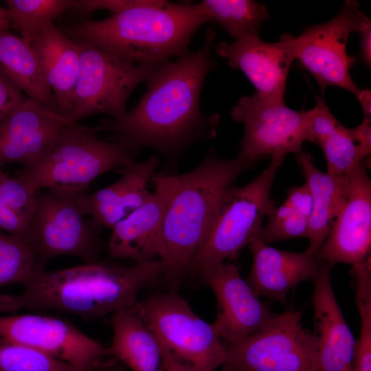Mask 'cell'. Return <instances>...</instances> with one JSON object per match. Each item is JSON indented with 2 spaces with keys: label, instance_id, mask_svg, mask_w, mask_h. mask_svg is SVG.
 I'll use <instances>...</instances> for the list:
<instances>
[{
  "label": "cell",
  "instance_id": "cell-1",
  "mask_svg": "<svg viewBox=\"0 0 371 371\" xmlns=\"http://www.w3.org/2000/svg\"><path fill=\"white\" fill-rule=\"evenodd\" d=\"M215 37L208 28L199 50L161 65L135 107L102 126L113 132V141L137 151L148 146L175 157L188 146L215 137L219 116L203 113L199 105L205 78L216 66Z\"/></svg>",
  "mask_w": 371,
  "mask_h": 371
},
{
  "label": "cell",
  "instance_id": "cell-2",
  "mask_svg": "<svg viewBox=\"0 0 371 371\" xmlns=\"http://www.w3.org/2000/svg\"><path fill=\"white\" fill-rule=\"evenodd\" d=\"M162 276L159 260L123 265L96 260L38 273L19 294L0 295V313L51 310L102 318L134 306L140 291Z\"/></svg>",
  "mask_w": 371,
  "mask_h": 371
},
{
  "label": "cell",
  "instance_id": "cell-3",
  "mask_svg": "<svg viewBox=\"0 0 371 371\" xmlns=\"http://www.w3.org/2000/svg\"><path fill=\"white\" fill-rule=\"evenodd\" d=\"M209 22L200 3L146 0L141 5L100 20H84L62 30L134 64H158L188 54L192 36Z\"/></svg>",
  "mask_w": 371,
  "mask_h": 371
},
{
  "label": "cell",
  "instance_id": "cell-4",
  "mask_svg": "<svg viewBox=\"0 0 371 371\" xmlns=\"http://www.w3.org/2000/svg\"><path fill=\"white\" fill-rule=\"evenodd\" d=\"M254 166L238 156L221 158L212 148L192 170L167 174L169 192L158 260L162 277L174 289L190 273L221 196Z\"/></svg>",
  "mask_w": 371,
  "mask_h": 371
},
{
  "label": "cell",
  "instance_id": "cell-5",
  "mask_svg": "<svg viewBox=\"0 0 371 371\" xmlns=\"http://www.w3.org/2000/svg\"><path fill=\"white\" fill-rule=\"evenodd\" d=\"M102 127L70 123L44 153L14 176L34 191L53 190L84 194L89 184L107 172L122 170L139 151L99 138Z\"/></svg>",
  "mask_w": 371,
  "mask_h": 371
},
{
  "label": "cell",
  "instance_id": "cell-6",
  "mask_svg": "<svg viewBox=\"0 0 371 371\" xmlns=\"http://www.w3.org/2000/svg\"><path fill=\"white\" fill-rule=\"evenodd\" d=\"M284 157L271 158L267 167L249 183L241 187L232 186L224 192L190 273H196L205 264L235 259L258 236L276 206L271 188Z\"/></svg>",
  "mask_w": 371,
  "mask_h": 371
},
{
  "label": "cell",
  "instance_id": "cell-7",
  "mask_svg": "<svg viewBox=\"0 0 371 371\" xmlns=\"http://www.w3.org/2000/svg\"><path fill=\"white\" fill-rule=\"evenodd\" d=\"M137 307L160 344L192 371H216L226 348L212 324L199 317L175 292L157 293Z\"/></svg>",
  "mask_w": 371,
  "mask_h": 371
},
{
  "label": "cell",
  "instance_id": "cell-8",
  "mask_svg": "<svg viewBox=\"0 0 371 371\" xmlns=\"http://www.w3.org/2000/svg\"><path fill=\"white\" fill-rule=\"evenodd\" d=\"M82 194L53 190L38 192L25 238L44 267L60 256H74L84 263L98 260L104 244L99 232L85 219Z\"/></svg>",
  "mask_w": 371,
  "mask_h": 371
},
{
  "label": "cell",
  "instance_id": "cell-9",
  "mask_svg": "<svg viewBox=\"0 0 371 371\" xmlns=\"http://www.w3.org/2000/svg\"><path fill=\"white\" fill-rule=\"evenodd\" d=\"M78 44L80 69L69 117L74 123L95 114H106L112 120L121 118L127 112V101L133 90L147 82L165 63L134 64L98 47Z\"/></svg>",
  "mask_w": 371,
  "mask_h": 371
},
{
  "label": "cell",
  "instance_id": "cell-10",
  "mask_svg": "<svg viewBox=\"0 0 371 371\" xmlns=\"http://www.w3.org/2000/svg\"><path fill=\"white\" fill-rule=\"evenodd\" d=\"M223 371H312L315 348L301 314H276L257 331L234 344H225Z\"/></svg>",
  "mask_w": 371,
  "mask_h": 371
},
{
  "label": "cell",
  "instance_id": "cell-11",
  "mask_svg": "<svg viewBox=\"0 0 371 371\" xmlns=\"http://www.w3.org/2000/svg\"><path fill=\"white\" fill-rule=\"evenodd\" d=\"M370 25L371 21L359 4L348 0L332 19L307 27L293 37L295 60L312 75L322 92L331 86L355 95L360 91L350 75L357 59L348 55L347 43L352 32L360 33Z\"/></svg>",
  "mask_w": 371,
  "mask_h": 371
},
{
  "label": "cell",
  "instance_id": "cell-12",
  "mask_svg": "<svg viewBox=\"0 0 371 371\" xmlns=\"http://www.w3.org/2000/svg\"><path fill=\"white\" fill-rule=\"evenodd\" d=\"M0 337L34 348L82 371H92L116 361L109 348L56 317L0 315Z\"/></svg>",
  "mask_w": 371,
  "mask_h": 371
},
{
  "label": "cell",
  "instance_id": "cell-13",
  "mask_svg": "<svg viewBox=\"0 0 371 371\" xmlns=\"http://www.w3.org/2000/svg\"><path fill=\"white\" fill-rule=\"evenodd\" d=\"M231 116L244 126L238 156L255 165L265 158L297 154L306 142V111L292 109L284 102H268L255 93L241 97Z\"/></svg>",
  "mask_w": 371,
  "mask_h": 371
},
{
  "label": "cell",
  "instance_id": "cell-14",
  "mask_svg": "<svg viewBox=\"0 0 371 371\" xmlns=\"http://www.w3.org/2000/svg\"><path fill=\"white\" fill-rule=\"evenodd\" d=\"M196 272L216 296L218 311L212 325L223 343L243 339L276 315L260 300L235 265L211 262Z\"/></svg>",
  "mask_w": 371,
  "mask_h": 371
},
{
  "label": "cell",
  "instance_id": "cell-15",
  "mask_svg": "<svg viewBox=\"0 0 371 371\" xmlns=\"http://www.w3.org/2000/svg\"><path fill=\"white\" fill-rule=\"evenodd\" d=\"M368 159L348 174L344 202L316 258L333 268L337 263L354 265L370 258L371 180Z\"/></svg>",
  "mask_w": 371,
  "mask_h": 371
},
{
  "label": "cell",
  "instance_id": "cell-16",
  "mask_svg": "<svg viewBox=\"0 0 371 371\" xmlns=\"http://www.w3.org/2000/svg\"><path fill=\"white\" fill-rule=\"evenodd\" d=\"M293 37L285 33L273 43L259 36L223 41L216 45L215 52L225 58L229 67L244 73L262 100L282 102L290 67L295 60Z\"/></svg>",
  "mask_w": 371,
  "mask_h": 371
},
{
  "label": "cell",
  "instance_id": "cell-17",
  "mask_svg": "<svg viewBox=\"0 0 371 371\" xmlns=\"http://www.w3.org/2000/svg\"><path fill=\"white\" fill-rule=\"evenodd\" d=\"M331 269L324 263L312 280L315 352L312 371H353L355 339L334 293Z\"/></svg>",
  "mask_w": 371,
  "mask_h": 371
},
{
  "label": "cell",
  "instance_id": "cell-18",
  "mask_svg": "<svg viewBox=\"0 0 371 371\" xmlns=\"http://www.w3.org/2000/svg\"><path fill=\"white\" fill-rule=\"evenodd\" d=\"M72 122L26 97L0 122V168L10 164L30 165Z\"/></svg>",
  "mask_w": 371,
  "mask_h": 371
},
{
  "label": "cell",
  "instance_id": "cell-19",
  "mask_svg": "<svg viewBox=\"0 0 371 371\" xmlns=\"http://www.w3.org/2000/svg\"><path fill=\"white\" fill-rule=\"evenodd\" d=\"M150 181L155 186L150 199L111 229L107 247L113 258L134 263L158 260L169 192L167 174L155 172Z\"/></svg>",
  "mask_w": 371,
  "mask_h": 371
},
{
  "label": "cell",
  "instance_id": "cell-20",
  "mask_svg": "<svg viewBox=\"0 0 371 371\" xmlns=\"http://www.w3.org/2000/svg\"><path fill=\"white\" fill-rule=\"evenodd\" d=\"M252 256L250 272L246 280L259 297L286 301L293 288L313 280L324 262L307 251L294 252L272 247L258 237L248 245Z\"/></svg>",
  "mask_w": 371,
  "mask_h": 371
},
{
  "label": "cell",
  "instance_id": "cell-21",
  "mask_svg": "<svg viewBox=\"0 0 371 371\" xmlns=\"http://www.w3.org/2000/svg\"><path fill=\"white\" fill-rule=\"evenodd\" d=\"M159 163L157 155L142 161H133L111 185L91 194H83L82 203L89 221L98 231L112 229L120 221L146 203L152 194L148 184Z\"/></svg>",
  "mask_w": 371,
  "mask_h": 371
},
{
  "label": "cell",
  "instance_id": "cell-22",
  "mask_svg": "<svg viewBox=\"0 0 371 371\" xmlns=\"http://www.w3.org/2000/svg\"><path fill=\"white\" fill-rule=\"evenodd\" d=\"M36 53L59 112L69 117L80 69L79 45L53 23L31 45Z\"/></svg>",
  "mask_w": 371,
  "mask_h": 371
},
{
  "label": "cell",
  "instance_id": "cell-23",
  "mask_svg": "<svg viewBox=\"0 0 371 371\" xmlns=\"http://www.w3.org/2000/svg\"><path fill=\"white\" fill-rule=\"evenodd\" d=\"M297 164L304 178L312 201V210L306 250L316 257L327 238L344 202L348 188V176L333 175L319 170L311 155L301 150Z\"/></svg>",
  "mask_w": 371,
  "mask_h": 371
},
{
  "label": "cell",
  "instance_id": "cell-24",
  "mask_svg": "<svg viewBox=\"0 0 371 371\" xmlns=\"http://www.w3.org/2000/svg\"><path fill=\"white\" fill-rule=\"evenodd\" d=\"M112 328L109 348L115 359L132 371H164L161 345L137 304L115 313Z\"/></svg>",
  "mask_w": 371,
  "mask_h": 371
},
{
  "label": "cell",
  "instance_id": "cell-25",
  "mask_svg": "<svg viewBox=\"0 0 371 371\" xmlns=\"http://www.w3.org/2000/svg\"><path fill=\"white\" fill-rule=\"evenodd\" d=\"M0 71L26 97L60 113L34 49L8 30L0 32Z\"/></svg>",
  "mask_w": 371,
  "mask_h": 371
},
{
  "label": "cell",
  "instance_id": "cell-26",
  "mask_svg": "<svg viewBox=\"0 0 371 371\" xmlns=\"http://www.w3.org/2000/svg\"><path fill=\"white\" fill-rule=\"evenodd\" d=\"M312 201L305 183L290 188L286 198L276 206L257 236L266 244L295 238H307Z\"/></svg>",
  "mask_w": 371,
  "mask_h": 371
},
{
  "label": "cell",
  "instance_id": "cell-27",
  "mask_svg": "<svg viewBox=\"0 0 371 371\" xmlns=\"http://www.w3.org/2000/svg\"><path fill=\"white\" fill-rule=\"evenodd\" d=\"M209 21L221 25L235 40L259 36L269 17L265 5L252 0H203L199 3Z\"/></svg>",
  "mask_w": 371,
  "mask_h": 371
},
{
  "label": "cell",
  "instance_id": "cell-28",
  "mask_svg": "<svg viewBox=\"0 0 371 371\" xmlns=\"http://www.w3.org/2000/svg\"><path fill=\"white\" fill-rule=\"evenodd\" d=\"M38 192L0 168V229L25 237L35 212Z\"/></svg>",
  "mask_w": 371,
  "mask_h": 371
},
{
  "label": "cell",
  "instance_id": "cell-29",
  "mask_svg": "<svg viewBox=\"0 0 371 371\" xmlns=\"http://www.w3.org/2000/svg\"><path fill=\"white\" fill-rule=\"evenodd\" d=\"M76 0H8L7 11L12 27L32 45L54 19L71 9Z\"/></svg>",
  "mask_w": 371,
  "mask_h": 371
},
{
  "label": "cell",
  "instance_id": "cell-30",
  "mask_svg": "<svg viewBox=\"0 0 371 371\" xmlns=\"http://www.w3.org/2000/svg\"><path fill=\"white\" fill-rule=\"evenodd\" d=\"M45 269L26 238L0 231V287L24 286Z\"/></svg>",
  "mask_w": 371,
  "mask_h": 371
},
{
  "label": "cell",
  "instance_id": "cell-31",
  "mask_svg": "<svg viewBox=\"0 0 371 371\" xmlns=\"http://www.w3.org/2000/svg\"><path fill=\"white\" fill-rule=\"evenodd\" d=\"M350 274L360 317V333L355 344L353 371H371L370 258L352 265Z\"/></svg>",
  "mask_w": 371,
  "mask_h": 371
},
{
  "label": "cell",
  "instance_id": "cell-32",
  "mask_svg": "<svg viewBox=\"0 0 371 371\" xmlns=\"http://www.w3.org/2000/svg\"><path fill=\"white\" fill-rule=\"evenodd\" d=\"M327 164V172L346 175L359 163L370 157V153L361 144L354 128L339 123L320 143Z\"/></svg>",
  "mask_w": 371,
  "mask_h": 371
},
{
  "label": "cell",
  "instance_id": "cell-33",
  "mask_svg": "<svg viewBox=\"0 0 371 371\" xmlns=\"http://www.w3.org/2000/svg\"><path fill=\"white\" fill-rule=\"evenodd\" d=\"M0 371H82L34 348L0 337Z\"/></svg>",
  "mask_w": 371,
  "mask_h": 371
},
{
  "label": "cell",
  "instance_id": "cell-34",
  "mask_svg": "<svg viewBox=\"0 0 371 371\" xmlns=\"http://www.w3.org/2000/svg\"><path fill=\"white\" fill-rule=\"evenodd\" d=\"M315 100V106L306 111V142L319 146L340 122L330 112L323 98L317 96Z\"/></svg>",
  "mask_w": 371,
  "mask_h": 371
},
{
  "label": "cell",
  "instance_id": "cell-35",
  "mask_svg": "<svg viewBox=\"0 0 371 371\" xmlns=\"http://www.w3.org/2000/svg\"><path fill=\"white\" fill-rule=\"evenodd\" d=\"M146 0H78L71 8L82 14H88L95 10H106L112 14L141 5Z\"/></svg>",
  "mask_w": 371,
  "mask_h": 371
},
{
  "label": "cell",
  "instance_id": "cell-36",
  "mask_svg": "<svg viewBox=\"0 0 371 371\" xmlns=\"http://www.w3.org/2000/svg\"><path fill=\"white\" fill-rule=\"evenodd\" d=\"M25 98L20 89L0 71V122Z\"/></svg>",
  "mask_w": 371,
  "mask_h": 371
},
{
  "label": "cell",
  "instance_id": "cell-37",
  "mask_svg": "<svg viewBox=\"0 0 371 371\" xmlns=\"http://www.w3.org/2000/svg\"><path fill=\"white\" fill-rule=\"evenodd\" d=\"M360 54L363 63L368 68L371 65V25L360 33Z\"/></svg>",
  "mask_w": 371,
  "mask_h": 371
},
{
  "label": "cell",
  "instance_id": "cell-38",
  "mask_svg": "<svg viewBox=\"0 0 371 371\" xmlns=\"http://www.w3.org/2000/svg\"><path fill=\"white\" fill-rule=\"evenodd\" d=\"M161 348L162 352L163 366L164 371H192L188 367L178 361L176 359H175L161 345Z\"/></svg>",
  "mask_w": 371,
  "mask_h": 371
},
{
  "label": "cell",
  "instance_id": "cell-39",
  "mask_svg": "<svg viewBox=\"0 0 371 371\" xmlns=\"http://www.w3.org/2000/svg\"><path fill=\"white\" fill-rule=\"evenodd\" d=\"M357 100L360 103L363 111V115L366 118L370 119L371 117V91L370 90L360 89L358 93L355 95Z\"/></svg>",
  "mask_w": 371,
  "mask_h": 371
},
{
  "label": "cell",
  "instance_id": "cell-40",
  "mask_svg": "<svg viewBox=\"0 0 371 371\" xmlns=\"http://www.w3.org/2000/svg\"><path fill=\"white\" fill-rule=\"evenodd\" d=\"M10 27V21L7 9L0 5V32L8 30Z\"/></svg>",
  "mask_w": 371,
  "mask_h": 371
},
{
  "label": "cell",
  "instance_id": "cell-41",
  "mask_svg": "<svg viewBox=\"0 0 371 371\" xmlns=\"http://www.w3.org/2000/svg\"><path fill=\"white\" fill-rule=\"evenodd\" d=\"M92 371H120V370L117 367L115 366V363H113L111 365L104 366V367L93 370Z\"/></svg>",
  "mask_w": 371,
  "mask_h": 371
}]
</instances>
